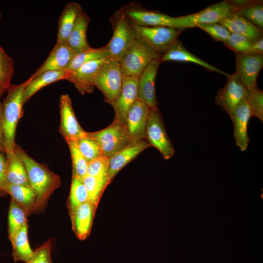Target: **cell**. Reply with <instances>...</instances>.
Returning a JSON list of instances; mask_svg holds the SVG:
<instances>
[{
  "label": "cell",
  "mask_w": 263,
  "mask_h": 263,
  "mask_svg": "<svg viewBox=\"0 0 263 263\" xmlns=\"http://www.w3.org/2000/svg\"><path fill=\"white\" fill-rule=\"evenodd\" d=\"M16 148L26 168L29 184L36 194L33 212H41L51 195L61 186L60 177L34 160L18 145Z\"/></svg>",
  "instance_id": "cell-1"
},
{
  "label": "cell",
  "mask_w": 263,
  "mask_h": 263,
  "mask_svg": "<svg viewBox=\"0 0 263 263\" xmlns=\"http://www.w3.org/2000/svg\"><path fill=\"white\" fill-rule=\"evenodd\" d=\"M28 81L29 79L18 85L11 84L7 89V95L2 103L5 153L13 151L17 145L15 143L16 128L23 114V94Z\"/></svg>",
  "instance_id": "cell-2"
},
{
  "label": "cell",
  "mask_w": 263,
  "mask_h": 263,
  "mask_svg": "<svg viewBox=\"0 0 263 263\" xmlns=\"http://www.w3.org/2000/svg\"><path fill=\"white\" fill-rule=\"evenodd\" d=\"M110 21L113 35L106 46L109 57L119 62L137 38V35L122 7L113 15Z\"/></svg>",
  "instance_id": "cell-3"
},
{
  "label": "cell",
  "mask_w": 263,
  "mask_h": 263,
  "mask_svg": "<svg viewBox=\"0 0 263 263\" xmlns=\"http://www.w3.org/2000/svg\"><path fill=\"white\" fill-rule=\"evenodd\" d=\"M123 77L119 62L109 57L96 73L93 85L101 91L104 100L112 105L121 92Z\"/></svg>",
  "instance_id": "cell-4"
},
{
  "label": "cell",
  "mask_w": 263,
  "mask_h": 263,
  "mask_svg": "<svg viewBox=\"0 0 263 263\" xmlns=\"http://www.w3.org/2000/svg\"><path fill=\"white\" fill-rule=\"evenodd\" d=\"M161 56L137 38L119 61L123 76L139 78L149 64Z\"/></svg>",
  "instance_id": "cell-5"
},
{
  "label": "cell",
  "mask_w": 263,
  "mask_h": 263,
  "mask_svg": "<svg viewBox=\"0 0 263 263\" xmlns=\"http://www.w3.org/2000/svg\"><path fill=\"white\" fill-rule=\"evenodd\" d=\"M122 8L128 18L132 21L140 26H162L184 30L196 27L183 16L173 17L132 5Z\"/></svg>",
  "instance_id": "cell-6"
},
{
  "label": "cell",
  "mask_w": 263,
  "mask_h": 263,
  "mask_svg": "<svg viewBox=\"0 0 263 263\" xmlns=\"http://www.w3.org/2000/svg\"><path fill=\"white\" fill-rule=\"evenodd\" d=\"M131 22L136 32L137 38L144 41L161 56L170 49L184 30L162 26H143L132 20Z\"/></svg>",
  "instance_id": "cell-7"
},
{
  "label": "cell",
  "mask_w": 263,
  "mask_h": 263,
  "mask_svg": "<svg viewBox=\"0 0 263 263\" xmlns=\"http://www.w3.org/2000/svg\"><path fill=\"white\" fill-rule=\"evenodd\" d=\"M98 144L102 155L109 159L129 145L131 141L124 126L113 121L106 128L95 132H87Z\"/></svg>",
  "instance_id": "cell-8"
},
{
  "label": "cell",
  "mask_w": 263,
  "mask_h": 263,
  "mask_svg": "<svg viewBox=\"0 0 263 263\" xmlns=\"http://www.w3.org/2000/svg\"><path fill=\"white\" fill-rule=\"evenodd\" d=\"M145 140L150 146L156 148L165 159L168 160L173 156L174 148L168 137L158 107L150 110L146 128Z\"/></svg>",
  "instance_id": "cell-9"
},
{
  "label": "cell",
  "mask_w": 263,
  "mask_h": 263,
  "mask_svg": "<svg viewBox=\"0 0 263 263\" xmlns=\"http://www.w3.org/2000/svg\"><path fill=\"white\" fill-rule=\"evenodd\" d=\"M227 77L226 84L217 93L215 103L230 118L236 107L246 99L247 89L235 73Z\"/></svg>",
  "instance_id": "cell-10"
},
{
  "label": "cell",
  "mask_w": 263,
  "mask_h": 263,
  "mask_svg": "<svg viewBox=\"0 0 263 263\" xmlns=\"http://www.w3.org/2000/svg\"><path fill=\"white\" fill-rule=\"evenodd\" d=\"M236 72L247 89L257 87L258 74L263 66V56L235 53Z\"/></svg>",
  "instance_id": "cell-11"
},
{
  "label": "cell",
  "mask_w": 263,
  "mask_h": 263,
  "mask_svg": "<svg viewBox=\"0 0 263 263\" xmlns=\"http://www.w3.org/2000/svg\"><path fill=\"white\" fill-rule=\"evenodd\" d=\"M139 78L123 76L119 96L112 104L115 113L113 121L125 126L128 112L137 100Z\"/></svg>",
  "instance_id": "cell-12"
},
{
  "label": "cell",
  "mask_w": 263,
  "mask_h": 263,
  "mask_svg": "<svg viewBox=\"0 0 263 263\" xmlns=\"http://www.w3.org/2000/svg\"><path fill=\"white\" fill-rule=\"evenodd\" d=\"M60 122L59 132L66 141L78 140L86 134L75 117L68 94H61L59 99Z\"/></svg>",
  "instance_id": "cell-13"
},
{
  "label": "cell",
  "mask_w": 263,
  "mask_h": 263,
  "mask_svg": "<svg viewBox=\"0 0 263 263\" xmlns=\"http://www.w3.org/2000/svg\"><path fill=\"white\" fill-rule=\"evenodd\" d=\"M150 110L145 103L138 100L130 108L124 127L132 143L145 140L146 128Z\"/></svg>",
  "instance_id": "cell-14"
},
{
  "label": "cell",
  "mask_w": 263,
  "mask_h": 263,
  "mask_svg": "<svg viewBox=\"0 0 263 263\" xmlns=\"http://www.w3.org/2000/svg\"><path fill=\"white\" fill-rule=\"evenodd\" d=\"M159 59L151 62L139 78L137 100L145 103L150 109L158 107L155 82Z\"/></svg>",
  "instance_id": "cell-15"
},
{
  "label": "cell",
  "mask_w": 263,
  "mask_h": 263,
  "mask_svg": "<svg viewBox=\"0 0 263 263\" xmlns=\"http://www.w3.org/2000/svg\"><path fill=\"white\" fill-rule=\"evenodd\" d=\"M107 58L90 61L74 71L68 72L66 80L72 83L81 94L91 93L94 88L93 78Z\"/></svg>",
  "instance_id": "cell-16"
},
{
  "label": "cell",
  "mask_w": 263,
  "mask_h": 263,
  "mask_svg": "<svg viewBox=\"0 0 263 263\" xmlns=\"http://www.w3.org/2000/svg\"><path fill=\"white\" fill-rule=\"evenodd\" d=\"M96 209L89 202L83 203L69 213L73 231L80 240L90 235Z\"/></svg>",
  "instance_id": "cell-17"
},
{
  "label": "cell",
  "mask_w": 263,
  "mask_h": 263,
  "mask_svg": "<svg viewBox=\"0 0 263 263\" xmlns=\"http://www.w3.org/2000/svg\"><path fill=\"white\" fill-rule=\"evenodd\" d=\"M75 54L67 42L56 43L47 59L30 78L46 71L66 70Z\"/></svg>",
  "instance_id": "cell-18"
},
{
  "label": "cell",
  "mask_w": 263,
  "mask_h": 263,
  "mask_svg": "<svg viewBox=\"0 0 263 263\" xmlns=\"http://www.w3.org/2000/svg\"><path fill=\"white\" fill-rule=\"evenodd\" d=\"M251 117L250 110L246 99L236 107L230 117L233 125V135L236 146L243 151L246 150L250 141L247 126Z\"/></svg>",
  "instance_id": "cell-19"
},
{
  "label": "cell",
  "mask_w": 263,
  "mask_h": 263,
  "mask_svg": "<svg viewBox=\"0 0 263 263\" xmlns=\"http://www.w3.org/2000/svg\"><path fill=\"white\" fill-rule=\"evenodd\" d=\"M227 0H223L207 7L203 10L183 17L196 27L199 24L217 23L234 12Z\"/></svg>",
  "instance_id": "cell-20"
},
{
  "label": "cell",
  "mask_w": 263,
  "mask_h": 263,
  "mask_svg": "<svg viewBox=\"0 0 263 263\" xmlns=\"http://www.w3.org/2000/svg\"><path fill=\"white\" fill-rule=\"evenodd\" d=\"M150 146L145 140L137 143H132L110 157L109 159L108 170L110 183L123 168Z\"/></svg>",
  "instance_id": "cell-21"
},
{
  "label": "cell",
  "mask_w": 263,
  "mask_h": 263,
  "mask_svg": "<svg viewBox=\"0 0 263 263\" xmlns=\"http://www.w3.org/2000/svg\"><path fill=\"white\" fill-rule=\"evenodd\" d=\"M159 60L161 62L173 61L193 63L205 67L209 71L216 72L226 76H228L229 75L189 52L181 40L178 39L176 40L170 49L160 57Z\"/></svg>",
  "instance_id": "cell-22"
},
{
  "label": "cell",
  "mask_w": 263,
  "mask_h": 263,
  "mask_svg": "<svg viewBox=\"0 0 263 263\" xmlns=\"http://www.w3.org/2000/svg\"><path fill=\"white\" fill-rule=\"evenodd\" d=\"M219 23L225 27L231 33L243 35L251 41L263 37V29L235 12L230 14Z\"/></svg>",
  "instance_id": "cell-23"
},
{
  "label": "cell",
  "mask_w": 263,
  "mask_h": 263,
  "mask_svg": "<svg viewBox=\"0 0 263 263\" xmlns=\"http://www.w3.org/2000/svg\"><path fill=\"white\" fill-rule=\"evenodd\" d=\"M83 11L75 2H69L65 5L58 19L56 43H66L79 16Z\"/></svg>",
  "instance_id": "cell-24"
},
{
  "label": "cell",
  "mask_w": 263,
  "mask_h": 263,
  "mask_svg": "<svg viewBox=\"0 0 263 263\" xmlns=\"http://www.w3.org/2000/svg\"><path fill=\"white\" fill-rule=\"evenodd\" d=\"M68 72L64 70L44 72L34 78H29L23 94L24 104L29 98L44 87L60 80H66Z\"/></svg>",
  "instance_id": "cell-25"
},
{
  "label": "cell",
  "mask_w": 263,
  "mask_h": 263,
  "mask_svg": "<svg viewBox=\"0 0 263 263\" xmlns=\"http://www.w3.org/2000/svg\"><path fill=\"white\" fill-rule=\"evenodd\" d=\"M16 147L13 151L5 153L7 182L11 184L30 186L26 168Z\"/></svg>",
  "instance_id": "cell-26"
},
{
  "label": "cell",
  "mask_w": 263,
  "mask_h": 263,
  "mask_svg": "<svg viewBox=\"0 0 263 263\" xmlns=\"http://www.w3.org/2000/svg\"><path fill=\"white\" fill-rule=\"evenodd\" d=\"M2 192L9 194L12 199L23 207L28 216L33 213L36 194L30 186L7 183L2 188Z\"/></svg>",
  "instance_id": "cell-27"
},
{
  "label": "cell",
  "mask_w": 263,
  "mask_h": 263,
  "mask_svg": "<svg viewBox=\"0 0 263 263\" xmlns=\"http://www.w3.org/2000/svg\"><path fill=\"white\" fill-rule=\"evenodd\" d=\"M89 22V16L83 11L68 38L67 43L75 54L81 52L90 47L86 36Z\"/></svg>",
  "instance_id": "cell-28"
},
{
  "label": "cell",
  "mask_w": 263,
  "mask_h": 263,
  "mask_svg": "<svg viewBox=\"0 0 263 263\" xmlns=\"http://www.w3.org/2000/svg\"><path fill=\"white\" fill-rule=\"evenodd\" d=\"M27 216L25 209L11 199L8 215V237L11 242L19 231L27 224Z\"/></svg>",
  "instance_id": "cell-29"
},
{
  "label": "cell",
  "mask_w": 263,
  "mask_h": 263,
  "mask_svg": "<svg viewBox=\"0 0 263 263\" xmlns=\"http://www.w3.org/2000/svg\"><path fill=\"white\" fill-rule=\"evenodd\" d=\"M28 224H26L17 233L11 242L13 257L15 262H27L34 254L28 239Z\"/></svg>",
  "instance_id": "cell-30"
},
{
  "label": "cell",
  "mask_w": 263,
  "mask_h": 263,
  "mask_svg": "<svg viewBox=\"0 0 263 263\" xmlns=\"http://www.w3.org/2000/svg\"><path fill=\"white\" fill-rule=\"evenodd\" d=\"M234 12L243 17L253 24L263 29V3L262 0H245Z\"/></svg>",
  "instance_id": "cell-31"
},
{
  "label": "cell",
  "mask_w": 263,
  "mask_h": 263,
  "mask_svg": "<svg viewBox=\"0 0 263 263\" xmlns=\"http://www.w3.org/2000/svg\"><path fill=\"white\" fill-rule=\"evenodd\" d=\"M82 182L88 193L89 202L97 209L101 196L110 184L108 178L86 175Z\"/></svg>",
  "instance_id": "cell-32"
},
{
  "label": "cell",
  "mask_w": 263,
  "mask_h": 263,
  "mask_svg": "<svg viewBox=\"0 0 263 263\" xmlns=\"http://www.w3.org/2000/svg\"><path fill=\"white\" fill-rule=\"evenodd\" d=\"M109 57L106 45L99 48L90 47L81 52L75 54L66 70L68 72H72L90 61Z\"/></svg>",
  "instance_id": "cell-33"
},
{
  "label": "cell",
  "mask_w": 263,
  "mask_h": 263,
  "mask_svg": "<svg viewBox=\"0 0 263 263\" xmlns=\"http://www.w3.org/2000/svg\"><path fill=\"white\" fill-rule=\"evenodd\" d=\"M72 161V177L82 182L87 175L88 162L80 152L77 140L66 141Z\"/></svg>",
  "instance_id": "cell-34"
},
{
  "label": "cell",
  "mask_w": 263,
  "mask_h": 263,
  "mask_svg": "<svg viewBox=\"0 0 263 263\" xmlns=\"http://www.w3.org/2000/svg\"><path fill=\"white\" fill-rule=\"evenodd\" d=\"M14 73V61L0 45V98L11 85Z\"/></svg>",
  "instance_id": "cell-35"
},
{
  "label": "cell",
  "mask_w": 263,
  "mask_h": 263,
  "mask_svg": "<svg viewBox=\"0 0 263 263\" xmlns=\"http://www.w3.org/2000/svg\"><path fill=\"white\" fill-rule=\"evenodd\" d=\"M89 202L86 189L82 182L72 177L70 194L67 201L69 213L79 205Z\"/></svg>",
  "instance_id": "cell-36"
},
{
  "label": "cell",
  "mask_w": 263,
  "mask_h": 263,
  "mask_svg": "<svg viewBox=\"0 0 263 263\" xmlns=\"http://www.w3.org/2000/svg\"><path fill=\"white\" fill-rule=\"evenodd\" d=\"M79 150L87 162L102 155L97 142L87 134L77 140Z\"/></svg>",
  "instance_id": "cell-37"
},
{
  "label": "cell",
  "mask_w": 263,
  "mask_h": 263,
  "mask_svg": "<svg viewBox=\"0 0 263 263\" xmlns=\"http://www.w3.org/2000/svg\"><path fill=\"white\" fill-rule=\"evenodd\" d=\"M246 100L249 107L251 116L258 118L263 121V92L256 87L247 89Z\"/></svg>",
  "instance_id": "cell-38"
},
{
  "label": "cell",
  "mask_w": 263,
  "mask_h": 263,
  "mask_svg": "<svg viewBox=\"0 0 263 263\" xmlns=\"http://www.w3.org/2000/svg\"><path fill=\"white\" fill-rule=\"evenodd\" d=\"M252 42L243 35L231 33L224 44L235 53L255 55L252 49Z\"/></svg>",
  "instance_id": "cell-39"
},
{
  "label": "cell",
  "mask_w": 263,
  "mask_h": 263,
  "mask_svg": "<svg viewBox=\"0 0 263 263\" xmlns=\"http://www.w3.org/2000/svg\"><path fill=\"white\" fill-rule=\"evenodd\" d=\"M109 166V158L102 155L88 162L86 175L108 178Z\"/></svg>",
  "instance_id": "cell-40"
},
{
  "label": "cell",
  "mask_w": 263,
  "mask_h": 263,
  "mask_svg": "<svg viewBox=\"0 0 263 263\" xmlns=\"http://www.w3.org/2000/svg\"><path fill=\"white\" fill-rule=\"evenodd\" d=\"M207 32L215 40L225 43L231 33L224 26L220 23L199 24L196 25Z\"/></svg>",
  "instance_id": "cell-41"
},
{
  "label": "cell",
  "mask_w": 263,
  "mask_h": 263,
  "mask_svg": "<svg viewBox=\"0 0 263 263\" xmlns=\"http://www.w3.org/2000/svg\"><path fill=\"white\" fill-rule=\"evenodd\" d=\"M51 241H48L34 250L32 257L25 263H53Z\"/></svg>",
  "instance_id": "cell-42"
},
{
  "label": "cell",
  "mask_w": 263,
  "mask_h": 263,
  "mask_svg": "<svg viewBox=\"0 0 263 263\" xmlns=\"http://www.w3.org/2000/svg\"><path fill=\"white\" fill-rule=\"evenodd\" d=\"M5 152L0 151V194H3L2 188L8 183L6 178V158Z\"/></svg>",
  "instance_id": "cell-43"
},
{
  "label": "cell",
  "mask_w": 263,
  "mask_h": 263,
  "mask_svg": "<svg viewBox=\"0 0 263 263\" xmlns=\"http://www.w3.org/2000/svg\"><path fill=\"white\" fill-rule=\"evenodd\" d=\"M252 49L255 55H263V38L252 42Z\"/></svg>",
  "instance_id": "cell-44"
},
{
  "label": "cell",
  "mask_w": 263,
  "mask_h": 263,
  "mask_svg": "<svg viewBox=\"0 0 263 263\" xmlns=\"http://www.w3.org/2000/svg\"><path fill=\"white\" fill-rule=\"evenodd\" d=\"M0 147L4 149V141L2 122V103L0 101ZM5 150V149H4Z\"/></svg>",
  "instance_id": "cell-45"
},
{
  "label": "cell",
  "mask_w": 263,
  "mask_h": 263,
  "mask_svg": "<svg viewBox=\"0 0 263 263\" xmlns=\"http://www.w3.org/2000/svg\"><path fill=\"white\" fill-rule=\"evenodd\" d=\"M0 151H4L5 152V150L4 149L0 147Z\"/></svg>",
  "instance_id": "cell-46"
}]
</instances>
